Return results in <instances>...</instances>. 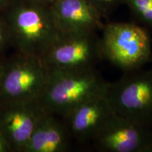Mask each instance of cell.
<instances>
[{"instance_id":"cell-13","label":"cell","mask_w":152,"mask_h":152,"mask_svg":"<svg viewBox=\"0 0 152 152\" xmlns=\"http://www.w3.org/2000/svg\"><path fill=\"white\" fill-rule=\"evenodd\" d=\"M97 11L103 19L109 18L121 6L125 4V0H86Z\"/></svg>"},{"instance_id":"cell-6","label":"cell","mask_w":152,"mask_h":152,"mask_svg":"<svg viewBox=\"0 0 152 152\" xmlns=\"http://www.w3.org/2000/svg\"><path fill=\"white\" fill-rule=\"evenodd\" d=\"M103 59L97 33L61 34L43 57L49 69L68 72L96 69Z\"/></svg>"},{"instance_id":"cell-17","label":"cell","mask_w":152,"mask_h":152,"mask_svg":"<svg viewBox=\"0 0 152 152\" xmlns=\"http://www.w3.org/2000/svg\"><path fill=\"white\" fill-rule=\"evenodd\" d=\"M4 68V58H0V82H1V75H2Z\"/></svg>"},{"instance_id":"cell-5","label":"cell","mask_w":152,"mask_h":152,"mask_svg":"<svg viewBox=\"0 0 152 152\" xmlns=\"http://www.w3.org/2000/svg\"><path fill=\"white\" fill-rule=\"evenodd\" d=\"M106 97L117 115L152 129V68L125 72L109 83Z\"/></svg>"},{"instance_id":"cell-4","label":"cell","mask_w":152,"mask_h":152,"mask_svg":"<svg viewBox=\"0 0 152 152\" xmlns=\"http://www.w3.org/2000/svg\"><path fill=\"white\" fill-rule=\"evenodd\" d=\"M49 73L42 58L14 51L4 58L0 102H39Z\"/></svg>"},{"instance_id":"cell-12","label":"cell","mask_w":152,"mask_h":152,"mask_svg":"<svg viewBox=\"0 0 152 152\" xmlns=\"http://www.w3.org/2000/svg\"><path fill=\"white\" fill-rule=\"evenodd\" d=\"M125 5L137 21L152 29V0H125Z\"/></svg>"},{"instance_id":"cell-7","label":"cell","mask_w":152,"mask_h":152,"mask_svg":"<svg viewBox=\"0 0 152 152\" xmlns=\"http://www.w3.org/2000/svg\"><path fill=\"white\" fill-rule=\"evenodd\" d=\"M92 145L100 152H152V129L115 113Z\"/></svg>"},{"instance_id":"cell-9","label":"cell","mask_w":152,"mask_h":152,"mask_svg":"<svg viewBox=\"0 0 152 152\" xmlns=\"http://www.w3.org/2000/svg\"><path fill=\"white\" fill-rule=\"evenodd\" d=\"M114 113L104 94L80 104L63 119L74 143L86 147L92 145Z\"/></svg>"},{"instance_id":"cell-18","label":"cell","mask_w":152,"mask_h":152,"mask_svg":"<svg viewBox=\"0 0 152 152\" xmlns=\"http://www.w3.org/2000/svg\"><path fill=\"white\" fill-rule=\"evenodd\" d=\"M37 1H42V2L46 4H52V3H54L55 1H56V0H37Z\"/></svg>"},{"instance_id":"cell-11","label":"cell","mask_w":152,"mask_h":152,"mask_svg":"<svg viewBox=\"0 0 152 152\" xmlns=\"http://www.w3.org/2000/svg\"><path fill=\"white\" fill-rule=\"evenodd\" d=\"M74 143L62 118L45 111L26 146L24 152H66Z\"/></svg>"},{"instance_id":"cell-16","label":"cell","mask_w":152,"mask_h":152,"mask_svg":"<svg viewBox=\"0 0 152 152\" xmlns=\"http://www.w3.org/2000/svg\"><path fill=\"white\" fill-rule=\"evenodd\" d=\"M11 1V0H0V11H2Z\"/></svg>"},{"instance_id":"cell-2","label":"cell","mask_w":152,"mask_h":152,"mask_svg":"<svg viewBox=\"0 0 152 152\" xmlns=\"http://www.w3.org/2000/svg\"><path fill=\"white\" fill-rule=\"evenodd\" d=\"M39 100L45 110L64 118L87 101L106 94L110 82L94 69L84 72L51 70Z\"/></svg>"},{"instance_id":"cell-3","label":"cell","mask_w":152,"mask_h":152,"mask_svg":"<svg viewBox=\"0 0 152 152\" xmlns=\"http://www.w3.org/2000/svg\"><path fill=\"white\" fill-rule=\"evenodd\" d=\"M102 32L104 59L124 73L142 68L152 58L151 36L144 26L112 22L104 24Z\"/></svg>"},{"instance_id":"cell-1","label":"cell","mask_w":152,"mask_h":152,"mask_svg":"<svg viewBox=\"0 0 152 152\" xmlns=\"http://www.w3.org/2000/svg\"><path fill=\"white\" fill-rule=\"evenodd\" d=\"M8 26L11 47L42 58L61 33L51 4L37 0H11L1 11Z\"/></svg>"},{"instance_id":"cell-14","label":"cell","mask_w":152,"mask_h":152,"mask_svg":"<svg viewBox=\"0 0 152 152\" xmlns=\"http://www.w3.org/2000/svg\"><path fill=\"white\" fill-rule=\"evenodd\" d=\"M9 48H11L10 34L4 16L0 11V58H5Z\"/></svg>"},{"instance_id":"cell-8","label":"cell","mask_w":152,"mask_h":152,"mask_svg":"<svg viewBox=\"0 0 152 152\" xmlns=\"http://www.w3.org/2000/svg\"><path fill=\"white\" fill-rule=\"evenodd\" d=\"M45 111L39 102H0V130L11 152H24Z\"/></svg>"},{"instance_id":"cell-10","label":"cell","mask_w":152,"mask_h":152,"mask_svg":"<svg viewBox=\"0 0 152 152\" xmlns=\"http://www.w3.org/2000/svg\"><path fill=\"white\" fill-rule=\"evenodd\" d=\"M51 7L61 34L98 33L105 24L86 0H56Z\"/></svg>"},{"instance_id":"cell-15","label":"cell","mask_w":152,"mask_h":152,"mask_svg":"<svg viewBox=\"0 0 152 152\" xmlns=\"http://www.w3.org/2000/svg\"><path fill=\"white\" fill-rule=\"evenodd\" d=\"M0 152H11L10 147L0 130Z\"/></svg>"}]
</instances>
